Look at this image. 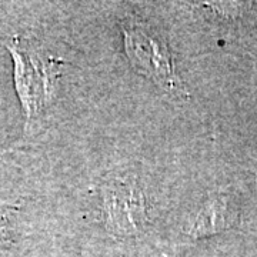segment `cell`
Here are the masks:
<instances>
[{
  "mask_svg": "<svg viewBox=\"0 0 257 257\" xmlns=\"http://www.w3.org/2000/svg\"><path fill=\"white\" fill-rule=\"evenodd\" d=\"M8 49L15 60V82L19 97L28 119H35L53 97L59 63L29 39L16 37L8 45Z\"/></svg>",
  "mask_w": 257,
  "mask_h": 257,
  "instance_id": "6da1fadb",
  "label": "cell"
},
{
  "mask_svg": "<svg viewBox=\"0 0 257 257\" xmlns=\"http://www.w3.org/2000/svg\"><path fill=\"white\" fill-rule=\"evenodd\" d=\"M123 36L127 57L139 73L146 74L169 92L177 87L172 55L162 37L139 23L126 25Z\"/></svg>",
  "mask_w": 257,
  "mask_h": 257,
  "instance_id": "7a4b0ae2",
  "label": "cell"
},
{
  "mask_svg": "<svg viewBox=\"0 0 257 257\" xmlns=\"http://www.w3.org/2000/svg\"><path fill=\"white\" fill-rule=\"evenodd\" d=\"M107 226L116 234L135 236L146 227L147 202L135 179L113 180L103 187Z\"/></svg>",
  "mask_w": 257,
  "mask_h": 257,
  "instance_id": "3957f363",
  "label": "cell"
},
{
  "mask_svg": "<svg viewBox=\"0 0 257 257\" xmlns=\"http://www.w3.org/2000/svg\"><path fill=\"white\" fill-rule=\"evenodd\" d=\"M239 203L229 194H216L204 203L189 234L193 239L213 236L231 229L239 223Z\"/></svg>",
  "mask_w": 257,
  "mask_h": 257,
  "instance_id": "277c9868",
  "label": "cell"
}]
</instances>
